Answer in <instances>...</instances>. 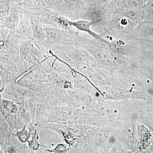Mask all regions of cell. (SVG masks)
Here are the masks:
<instances>
[{
	"label": "cell",
	"mask_w": 153,
	"mask_h": 153,
	"mask_svg": "<svg viewBox=\"0 0 153 153\" xmlns=\"http://www.w3.org/2000/svg\"><path fill=\"white\" fill-rule=\"evenodd\" d=\"M46 32V40L52 45L72 44L73 34L71 27L70 29H63L44 26Z\"/></svg>",
	"instance_id": "1"
},
{
	"label": "cell",
	"mask_w": 153,
	"mask_h": 153,
	"mask_svg": "<svg viewBox=\"0 0 153 153\" xmlns=\"http://www.w3.org/2000/svg\"><path fill=\"white\" fill-rule=\"evenodd\" d=\"M48 74L38 65L21 76L16 82L28 88L33 85L48 82Z\"/></svg>",
	"instance_id": "2"
},
{
	"label": "cell",
	"mask_w": 153,
	"mask_h": 153,
	"mask_svg": "<svg viewBox=\"0 0 153 153\" xmlns=\"http://www.w3.org/2000/svg\"><path fill=\"white\" fill-rule=\"evenodd\" d=\"M72 113V108L68 105L54 104L47 114V122L67 124Z\"/></svg>",
	"instance_id": "3"
},
{
	"label": "cell",
	"mask_w": 153,
	"mask_h": 153,
	"mask_svg": "<svg viewBox=\"0 0 153 153\" xmlns=\"http://www.w3.org/2000/svg\"><path fill=\"white\" fill-rule=\"evenodd\" d=\"M14 101L19 107V111L17 113V124L16 130L22 129L26 125L30 124L31 123V111H30V99L20 97L14 99Z\"/></svg>",
	"instance_id": "4"
},
{
	"label": "cell",
	"mask_w": 153,
	"mask_h": 153,
	"mask_svg": "<svg viewBox=\"0 0 153 153\" xmlns=\"http://www.w3.org/2000/svg\"><path fill=\"white\" fill-rule=\"evenodd\" d=\"M97 22L95 20L88 21V20H82V19L74 20V21L69 19L68 21V24L71 27L76 28L78 31L87 33L94 38L105 44H108L107 41L105 39L91 30V26L95 25Z\"/></svg>",
	"instance_id": "5"
},
{
	"label": "cell",
	"mask_w": 153,
	"mask_h": 153,
	"mask_svg": "<svg viewBox=\"0 0 153 153\" xmlns=\"http://www.w3.org/2000/svg\"><path fill=\"white\" fill-rule=\"evenodd\" d=\"M4 91L14 99L23 97L30 99L36 94L28 88L19 85L16 82L7 83Z\"/></svg>",
	"instance_id": "6"
},
{
	"label": "cell",
	"mask_w": 153,
	"mask_h": 153,
	"mask_svg": "<svg viewBox=\"0 0 153 153\" xmlns=\"http://www.w3.org/2000/svg\"><path fill=\"white\" fill-rule=\"evenodd\" d=\"M23 10L19 7H12L5 18L1 19V26H4L10 30H16L19 25Z\"/></svg>",
	"instance_id": "7"
},
{
	"label": "cell",
	"mask_w": 153,
	"mask_h": 153,
	"mask_svg": "<svg viewBox=\"0 0 153 153\" xmlns=\"http://www.w3.org/2000/svg\"><path fill=\"white\" fill-rule=\"evenodd\" d=\"M29 126L28 129L30 130L32 133V135L30 140L28 141L27 144L30 148V153H36L39 150L41 147L52 149V147L46 146L43 144L40 140L39 134L40 130L42 129L41 126L38 123L33 125L32 124L28 125Z\"/></svg>",
	"instance_id": "8"
},
{
	"label": "cell",
	"mask_w": 153,
	"mask_h": 153,
	"mask_svg": "<svg viewBox=\"0 0 153 153\" xmlns=\"http://www.w3.org/2000/svg\"><path fill=\"white\" fill-rule=\"evenodd\" d=\"M13 132L8 124L5 120L1 114H0V152L5 153L10 146V141Z\"/></svg>",
	"instance_id": "9"
},
{
	"label": "cell",
	"mask_w": 153,
	"mask_h": 153,
	"mask_svg": "<svg viewBox=\"0 0 153 153\" xmlns=\"http://www.w3.org/2000/svg\"><path fill=\"white\" fill-rule=\"evenodd\" d=\"M15 31L24 39L33 40L31 16L29 14L23 11L21 21Z\"/></svg>",
	"instance_id": "10"
},
{
	"label": "cell",
	"mask_w": 153,
	"mask_h": 153,
	"mask_svg": "<svg viewBox=\"0 0 153 153\" xmlns=\"http://www.w3.org/2000/svg\"><path fill=\"white\" fill-rule=\"evenodd\" d=\"M25 40L14 30H10L5 41V49L19 53L21 44Z\"/></svg>",
	"instance_id": "11"
},
{
	"label": "cell",
	"mask_w": 153,
	"mask_h": 153,
	"mask_svg": "<svg viewBox=\"0 0 153 153\" xmlns=\"http://www.w3.org/2000/svg\"><path fill=\"white\" fill-rule=\"evenodd\" d=\"M48 56L33 42L32 50L25 60L35 67L42 63Z\"/></svg>",
	"instance_id": "12"
},
{
	"label": "cell",
	"mask_w": 153,
	"mask_h": 153,
	"mask_svg": "<svg viewBox=\"0 0 153 153\" xmlns=\"http://www.w3.org/2000/svg\"><path fill=\"white\" fill-rule=\"evenodd\" d=\"M30 16L33 39L40 41H45L46 40V32L44 25L35 17Z\"/></svg>",
	"instance_id": "13"
},
{
	"label": "cell",
	"mask_w": 153,
	"mask_h": 153,
	"mask_svg": "<svg viewBox=\"0 0 153 153\" xmlns=\"http://www.w3.org/2000/svg\"><path fill=\"white\" fill-rule=\"evenodd\" d=\"M0 112L5 120L8 124L12 132L16 130L17 119V113H13L9 111L4 108L2 105H0Z\"/></svg>",
	"instance_id": "14"
},
{
	"label": "cell",
	"mask_w": 153,
	"mask_h": 153,
	"mask_svg": "<svg viewBox=\"0 0 153 153\" xmlns=\"http://www.w3.org/2000/svg\"><path fill=\"white\" fill-rule=\"evenodd\" d=\"M10 145L13 146L18 153H30V149L28 144L20 141L18 138L13 134L10 141Z\"/></svg>",
	"instance_id": "15"
},
{
	"label": "cell",
	"mask_w": 153,
	"mask_h": 153,
	"mask_svg": "<svg viewBox=\"0 0 153 153\" xmlns=\"http://www.w3.org/2000/svg\"><path fill=\"white\" fill-rule=\"evenodd\" d=\"M33 40L25 39L22 42L19 49V55L23 59H26L32 50Z\"/></svg>",
	"instance_id": "16"
},
{
	"label": "cell",
	"mask_w": 153,
	"mask_h": 153,
	"mask_svg": "<svg viewBox=\"0 0 153 153\" xmlns=\"http://www.w3.org/2000/svg\"><path fill=\"white\" fill-rule=\"evenodd\" d=\"M27 125H26L22 129H17L16 130V133H12L13 135L17 137L20 141L23 143H27L32 135V133L30 130L27 128Z\"/></svg>",
	"instance_id": "17"
},
{
	"label": "cell",
	"mask_w": 153,
	"mask_h": 153,
	"mask_svg": "<svg viewBox=\"0 0 153 153\" xmlns=\"http://www.w3.org/2000/svg\"><path fill=\"white\" fill-rule=\"evenodd\" d=\"M70 146L65 143H59L55 148L52 149L44 148V152L51 153H66L69 152Z\"/></svg>",
	"instance_id": "18"
},
{
	"label": "cell",
	"mask_w": 153,
	"mask_h": 153,
	"mask_svg": "<svg viewBox=\"0 0 153 153\" xmlns=\"http://www.w3.org/2000/svg\"><path fill=\"white\" fill-rule=\"evenodd\" d=\"M1 104L7 110L13 113H17L19 111V108L18 105L14 100H9L3 98L1 93Z\"/></svg>",
	"instance_id": "19"
},
{
	"label": "cell",
	"mask_w": 153,
	"mask_h": 153,
	"mask_svg": "<svg viewBox=\"0 0 153 153\" xmlns=\"http://www.w3.org/2000/svg\"><path fill=\"white\" fill-rule=\"evenodd\" d=\"M125 16L134 20H138L140 19V13L137 9L130 7L126 9L124 12Z\"/></svg>",
	"instance_id": "20"
},
{
	"label": "cell",
	"mask_w": 153,
	"mask_h": 153,
	"mask_svg": "<svg viewBox=\"0 0 153 153\" xmlns=\"http://www.w3.org/2000/svg\"><path fill=\"white\" fill-rule=\"evenodd\" d=\"M146 2L145 0H128V4L129 7L138 9L144 7Z\"/></svg>",
	"instance_id": "21"
},
{
	"label": "cell",
	"mask_w": 153,
	"mask_h": 153,
	"mask_svg": "<svg viewBox=\"0 0 153 153\" xmlns=\"http://www.w3.org/2000/svg\"><path fill=\"white\" fill-rule=\"evenodd\" d=\"M111 49L117 52H122L124 49L123 47L117 44H110Z\"/></svg>",
	"instance_id": "22"
}]
</instances>
